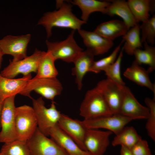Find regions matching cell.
<instances>
[{"label":"cell","mask_w":155,"mask_h":155,"mask_svg":"<svg viewBox=\"0 0 155 155\" xmlns=\"http://www.w3.org/2000/svg\"><path fill=\"white\" fill-rule=\"evenodd\" d=\"M15 96L9 97L3 102L1 118V143H7L17 140L15 120Z\"/></svg>","instance_id":"cell-7"},{"label":"cell","mask_w":155,"mask_h":155,"mask_svg":"<svg viewBox=\"0 0 155 155\" xmlns=\"http://www.w3.org/2000/svg\"><path fill=\"white\" fill-rule=\"evenodd\" d=\"M149 73L134 61L131 65L123 73V75L129 80L140 86L145 87L155 95V85L150 79Z\"/></svg>","instance_id":"cell-21"},{"label":"cell","mask_w":155,"mask_h":155,"mask_svg":"<svg viewBox=\"0 0 155 155\" xmlns=\"http://www.w3.org/2000/svg\"><path fill=\"white\" fill-rule=\"evenodd\" d=\"M42 133L37 128L27 141L30 155H68L52 139Z\"/></svg>","instance_id":"cell-8"},{"label":"cell","mask_w":155,"mask_h":155,"mask_svg":"<svg viewBox=\"0 0 155 155\" xmlns=\"http://www.w3.org/2000/svg\"><path fill=\"white\" fill-rule=\"evenodd\" d=\"M104 14L110 16H117L121 18L129 29L138 23L134 18L127 1L123 0L109 1Z\"/></svg>","instance_id":"cell-20"},{"label":"cell","mask_w":155,"mask_h":155,"mask_svg":"<svg viewBox=\"0 0 155 155\" xmlns=\"http://www.w3.org/2000/svg\"><path fill=\"white\" fill-rule=\"evenodd\" d=\"M130 150L133 155H153L147 142L142 138Z\"/></svg>","instance_id":"cell-34"},{"label":"cell","mask_w":155,"mask_h":155,"mask_svg":"<svg viewBox=\"0 0 155 155\" xmlns=\"http://www.w3.org/2000/svg\"><path fill=\"white\" fill-rule=\"evenodd\" d=\"M96 87L102 95L113 114H119L123 87H120L107 79L98 82Z\"/></svg>","instance_id":"cell-14"},{"label":"cell","mask_w":155,"mask_h":155,"mask_svg":"<svg viewBox=\"0 0 155 155\" xmlns=\"http://www.w3.org/2000/svg\"><path fill=\"white\" fill-rule=\"evenodd\" d=\"M141 138L133 127H125L115 135L111 144L114 146L120 145L130 149Z\"/></svg>","instance_id":"cell-25"},{"label":"cell","mask_w":155,"mask_h":155,"mask_svg":"<svg viewBox=\"0 0 155 155\" xmlns=\"http://www.w3.org/2000/svg\"><path fill=\"white\" fill-rule=\"evenodd\" d=\"M110 131L86 129L84 140L86 150L91 155H103L110 144Z\"/></svg>","instance_id":"cell-12"},{"label":"cell","mask_w":155,"mask_h":155,"mask_svg":"<svg viewBox=\"0 0 155 155\" xmlns=\"http://www.w3.org/2000/svg\"><path fill=\"white\" fill-rule=\"evenodd\" d=\"M132 120L120 114H116L90 120L83 119L81 121L86 129H105L116 135Z\"/></svg>","instance_id":"cell-11"},{"label":"cell","mask_w":155,"mask_h":155,"mask_svg":"<svg viewBox=\"0 0 155 155\" xmlns=\"http://www.w3.org/2000/svg\"><path fill=\"white\" fill-rule=\"evenodd\" d=\"M131 11L137 22H143L150 18V13L155 10V1L128 0L127 1Z\"/></svg>","instance_id":"cell-23"},{"label":"cell","mask_w":155,"mask_h":155,"mask_svg":"<svg viewBox=\"0 0 155 155\" xmlns=\"http://www.w3.org/2000/svg\"><path fill=\"white\" fill-rule=\"evenodd\" d=\"M129 30L123 21L114 20L101 23L94 31L102 36L113 41L117 37L122 36Z\"/></svg>","instance_id":"cell-22"},{"label":"cell","mask_w":155,"mask_h":155,"mask_svg":"<svg viewBox=\"0 0 155 155\" xmlns=\"http://www.w3.org/2000/svg\"><path fill=\"white\" fill-rule=\"evenodd\" d=\"M31 38L29 34L7 35L0 39V49L3 55H9L13 57L12 61L21 60L27 57V48Z\"/></svg>","instance_id":"cell-10"},{"label":"cell","mask_w":155,"mask_h":155,"mask_svg":"<svg viewBox=\"0 0 155 155\" xmlns=\"http://www.w3.org/2000/svg\"><path fill=\"white\" fill-rule=\"evenodd\" d=\"M3 103L0 100V128H1V118L3 107Z\"/></svg>","instance_id":"cell-36"},{"label":"cell","mask_w":155,"mask_h":155,"mask_svg":"<svg viewBox=\"0 0 155 155\" xmlns=\"http://www.w3.org/2000/svg\"><path fill=\"white\" fill-rule=\"evenodd\" d=\"M32 99L38 128L42 133L49 136L51 130L57 124L61 113L57 109L54 101H52L50 107L48 108L42 97Z\"/></svg>","instance_id":"cell-3"},{"label":"cell","mask_w":155,"mask_h":155,"mask_svg":"<svg viewBox=\"0 0 155 155\" xmlns=\"http://www.w3.org/2000/svg\"><path fill=\"white\" fill-rule=\"evenodd\" d=\"M49 136L61 147L68 155H91L88 151L82 149L60 128L57 124L51 130Z\"/></svg>","instance_id":"cell-17"},{"label":"cell","mask_w":155,"mask_h":155,"mask_svg":"<svg viewBox=\"0 0 155 155\" xmlns=\"http://www.w3.org/2000/svg\"><path fill=\"white\" fill-rule=\"evenodd\" d=\"M75 31L72 30L63 40L56 42L46 41L47 51L55 61L60 59L66 62L73 63L83 51V49L78 45L74 39Z\"/></svg>","instance_id":"cell-5"},{"label":"cell","mask_w":155,"mask_h":155,"mask_svg":"<svg viewBox=\"0 0 155 155\" xmlns=\"http://www.w3.org/2000/svg\"><path fill=\"white\" fill-rule=\"evenodd\" d=\"M15 120L17 140L26 142L37 128V121L32 107L24 105L16 107Z\"/></svg>","instance_id":"cell-6"},{"label":"cell","mask_w":155,"mask_h":155,"mask_svg":"<svg viewBox=\"0 0 155 155\" xmlns=\"http://www.w3.org/2000/svg\"><path fill=\"white\" fill-rule=\"evenodd\" d=\"M123 90V96L119 114L133 120L147 119L149 113L148 108L138 101L128 87L125 86Z\"/></svg>","instance_id":"cell-13"},{"label":"cell","mask_w":155,"mask_h":155,"mask_svg":"<svg viewBox=\"0 0 155 155\" xmlns=\"http://www.w3.org/2000/svg\"><path fill=\"white\" fill-rule=\"evenodd\" d=\"M80 115L84 120L113 115L102 94L95 87L88 90L81 103Z\"/></svg>","instance_id":"cell-2"},{"label":"cell","mask_w":155,"mask_h":155,"mask_svg":"<svg viewBox=\"0 0 155 155\" xmlns=\"http://www.w3.org/2000/svg\"><path fill=\"white\" fill-rule=\"evenodd\" d=\"M44 51L36 49L31 55L21 60L9 61V64L0 73L2 76L9 78H14L22 74L26 76L32 72L36 73L38 63Z\"/></svg>","instance_id":"cell-9"},{"label":"cell","mask_w":155,"mask_h":155,"mask_svg":"<svg viewBox=\"0 0 155 155\" xmlns=\"http://www.w3.org/2000/svg\"><path fill=\"white\" fill-rule=\"evenodd\" d=\"M32 78L31 74L16 79L3 77L0 74V100L3 103L6 98L20 94L28 81Z\"/></svg>","instance_id":"cell-18"},{"label":"cell","mask_w":155,"mask_h":155,"mask_svg":"<svg viewBox=\"0 0 155 155\" xmlns=\"http://www.w3.org/2000/svg\"><path fill=\"white\" fill-rule=\"evenodd\" d=\"M55 61L49 53L44 51L35 76L38 78H57L58 73L55 65Z\"/></svg>","instance_id":"cell-27"},{"label":"cell","mask_w":155,"mask_h":155,"mask_svg":"<svg viewBox=\"0 0 155 155\" xmlns=\"http://www.w3.org/2000/svg\"><path fill=\"white\" fill-rule=\"evenodd\" d=\"M62 84L57 78H38L35 76L29 80L20 94L32 99L31 92L34 91L47 99L54 101L62 92Z\"/></svg>","instance_id":"cell-4"},{"label":"cell","mask_w":155,"mask_h":155,"mask_svg":"<svg viewBox=\"0 0 155 155\" xmlns=\"http://www.w3.org/2000/svg\"><path fill=\"white\" fill-rule=\"evenodd\" d=\"M123 51L122 48L115 61L104 71L107 76L106 79L121 87L125 86L121 74V65Z\"/></svg>","instance_id":"cell-29"},{"label":"cell","mask_w":155,"mask_h":155,"mask_svg":"<svg viewBox=\"0 0 155 155\" xmlns=\"http://www.w3.org/2000/svg\"><path fill=\"white\" fill-rule=\"evenodd\" d=\"M77 6L81 9V20L87 23L90 14L95 12L104 14L106 7L110 4L109 1L96 0H74L69 1Z\"/></svg>","instance_id":"cell-24"},{"label":"cell","mask_w":155,"mask_h":155,"mask_svg":"<svg viewBox=\"0 0 155 155\" xmlns=\"http://www.w3.org/2000/svg\"><path fill=\"white\" fill-rule=\"evenodd\" d=\"M57 125L82 149L87 151L84 145L86 129L82 124L81 121L72 119L66 115L61 114Z\"/></svg>","instance_id":"cell-15"},{"label":"cell","mask_w":155,"mask_h":155,"mask_svg":"<svg viewBox=\"0 0 155 155\" xmlns=\"http://www.w3.org/2000/svg\"><path fill=\"white\" fill-rule=\"evenodd\" d=\"M143 43L144 49H138L134 52V61L140 65L142 64L148 65L149 67L147 70L150 73L155 69V47L146 42Z\"/></svg>","instance_id":"cell-28"},{"label":"cell","mask_w":155,"mask_h":155,"mask_svg":"<svg viewBox=\"0 0 155 155\" xmlns=\"http://www.w3.org/2000/svg\"><path fill=\"white\" fill-rule=\"evenodd\" d=\"M0 153L1 155H30L26 142L18 140L4 143Z\"/></svg>","instance_id":"cell-30"},{"label":"cell","mask_w":155,"mask_h":155,"mask_svg":"<svg viewBox=\"0 0 155 155\" xmlns=\"http://www.w3.org/2000/svg\"><path fill=\"white\" fill-rule=\"evenodd\" d=\"M121 155H133L130 149L123 146H121Z\"/></svg>","instance_id":"cell-35"},{"label":"cell","mask_w":155,"mask_h":155,"mask_svg":"<svg viewBox=\"0 0 155 155\" xmlns=\"http://www.w3.org/2000/svg\"><path fill=\"white\" fill-rule=\"evenodd\" d=\"M140 32V25L138 23L122 36L123 40L125 42L122 48L128 55H133L135 50L143 47Z\"/></svg>","instance_id":"cell-26"},{"label":"cell","mask_w":155,"mask_h":155,"mask_svg":"<svg viewBox=\"0 0 155 155\" xmlns=\"http://www.w3.org/2000/svg\"><path fill=\"white\" fill-rule=\"evenodd\" d=\"M78 32L82 38L87 49L95 56L107 52L113 45V41L108 39L94 31L80 29Z\"/></svg>","instance_id":"cell-16"},{"label":"cell","mask_w":155,"mask_h":155,"mask_svg":"<svg viewBox=\"0 0 155 155\" xmlns=\"http://www.w3.org/2000/svg\"><path fill=\"white\" fill-rule=\"evenodd\" d=\"M0 155H1L0 153Z\"/></svg>","instance_id":"cell-38"},{"label":"cell","mask_w":155,"mask_h":155,"mask_svg":"<svg viewBox=\"0 0 155 155\" xmlns=\"http://www.w3.org/2000/svg\"><path fill=\"white\" fill-rule=\"evenodd\" d=\"M94 56L86 49L83 51L73 62L74 66L72 69V74L75 77V82L79 90L82 88L83 78L86 74L90 72L94 61Z\"/></svg>","instance_id":"cell-19"},{"label":"cell","mask_w":155,"mask_h":155,"mask_svg":"<svg viewBox=\"0 0 155 155\" xmlns=\"http://www.w3.org/2000/svg\"><path fill=\"white\" fill-rule=\"evenodd\" d=\"M56 6L59 8L58 10L45 13L37 24L45 28L47 38L51 36L53 27L69 28L75 31L81 29L82 25L86 23L73 13L72 5L70 3L57 1Z\"/></svg>","instance_id":"cell-1"},{"label":"cell","mask_w":155,"mask_h":155,"mask_svg":"<svg viewBox=\"0 0 155 155\" xmlns=\"http://www.w3.org/2000/svg\"><path fill=\"white\" fill-rule=\"evenodd\" d=\"M145 102L149 111L146 125L148 135L153 141L155 140V98H145Z\"/></svg>","instance_id":"cell-33"},{"label":"cell","mask_w":155,"mask_h":155,"mask_svg":"<svg viewBox=\"0 0 155 155\" xmlns=\"http://www.w3.org/2000/svg\"><path fill=\"white\" fill-rule=\"evenodd\" d=\"M141 32V41L153 46L155 43V15H154L147 21L140 25Z\"/></svg>","instance_id":"cell-31"},{"label":"cell","mask_w":155,"mask_h":155,"mask_svg":"<svg viewBox=\"0 0 155 155\" xmlns=\"http://www.w3.org/2000/svg\"><path fill=\"white\" fill-rule=\"evenodd\" d=\"M124 42L122 40L112 52L108 56L97 61H94L90 70V72L96 73L104 71L106 68L113 64L116 61L121 48V45Z\"/></svg>","instance_id":"cell-32"},{"label":"cell","mask_w":155,"mask_h":155,"mask_svg":"<svg viewBox=\"0 0 155 155\" xmlns=\"http://www.w3.org/2000/svg\"><path fill=\"white\" fill-rule=\"evenodd\" d=\"M3 55L0 49V69L1 66L2 62V61Z\"/></svg>","instance_id":"cell-37"}]
</instances>
